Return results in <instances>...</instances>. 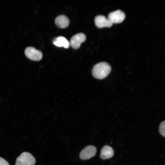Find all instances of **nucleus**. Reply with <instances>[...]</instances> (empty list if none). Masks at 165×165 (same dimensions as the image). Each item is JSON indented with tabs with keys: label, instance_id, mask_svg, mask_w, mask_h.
I'll use <instances>...</instances> for the list:
<instances>
[{
	"label": "nucleus",
	"instance_id": "1a4fd4ad",
	"mask_svg": "<svg viewBox=\"0 0 165 165\" xmlns=\"http://www.w3.org/2000/svg\"><path fill=\"white\" fill-rule=\"evenodd\" d=\"M114 153V151L111 147L105 145L101 149L100 157L103 159H109L113 156Z\"/></svg>",
	"mask_w": 165,
	"mask_h": 165
},
{
	"label": "nucleus",
	"instance_id": "9d476101",
	"mask_svg": "<svg viewBox=\"0 0 165 165\" xmlns=\"http://www.w3.org/2000/svg\"><path fill=\"white\" fill-rule=\"evenodd\" d=\"M53 43L58 47H63L65 48H68L70 46L68 41L65 38L62 36L55 38L53 41Z\"/></svg>",
	"mask_w": 165,
	"mask_h": 165
},
{
	"label": "nucleus",
	"instance_id": "f03ea898",
	"mask_svg": "<svg viewBox=\"0 0 165 165\" xmlns=\"http://www.w3.org/2000/svg\"><path fill=\"white\" fill-rule=\"evenodd\" d=\"M35 162V158L31 154L24 152L16 158L15 165H34Z\"/></svg>",
	"mask_w": 165,
	"mask_h": 165
},
{
	"label": "nucleus",
	"instance_id": "7ed1b4c3",
	"mask_svg": "<svg viewBox=\"0 0 165 165\" xmlns=\"http://www.w3.org/2000/svg\"><path fill=\"white\" fill-rule=\"evenodd\" d=\"M25 53L28 58L34 61H39L42 57V54L41 51L32 47L26 48L25 50Z\"/></svg>",
	"mask_w": 165,
	"mask_h": 165
},
{
	"label": "nucleus",
	"instance_id": "f257e3e1",
	"mask_svg": "<svg viewBox=\"0 0 165 165\" xmlns=\"http://www.w3.org/2000/svg\"><path fill=\"white\" fill-rule=\"evenodd\" d=\"M111 70L110 65L107 63L102 62L95 64L93 68L92 74L95 78L101 79L106 78Z\"/></svg>",
	"mask_w": 165,
	"mask_h": 165
},
{
	"label": "nucleus",
	"instance_id": "6e6552de",
	"mask_svg": "<svg viewBox=\"0 0 165 165\" xmlns=\"http://www.w3.org/2000/svg\"><path fill=\"white\" fill-rule=\"evenodd\" d=\"M55 22L59 27L64 28L67 27L69 24V19L65 15H60L57 16L55 19Z\"/></svg>",
	"mask_w": 165,
	"mask_h": 165
},
{
	"label": "nucleus",
	"instance_id": "0eeeda50",
	"mask_svg": "<svg viewBox=\"0 0 165 165\" xmlns=\"http://www.w3.org/2000/svg\"><path fill=\"white\" fill-rule=\"evenodd\" d=\"M94 22L96 25L99 28L110 27L113 24L108 18L102 15L96 16L94 19Z\"/></svg>",
	"mask_w": 165,
	"mask_h": 165
},
{
	"label": "nucleus",
	"instance_id": "f8f14e48",
	"mask_svg": "<svg viewBox=\"0 0 165 165\" xmlns=\"http://www.w3.org/2000/svg\"><path fill=\"white\" fill-rule=\"evenodd\" d=\"M0 165H9V164L5 160L0 157Z\"/></svg>",
	"mask_w": 165,
	"mask_h": 165
},
{
	"label": "nucleus",
	"instance_id": "39448f33",
	"mask_svg": "<svg viewBox=\"0 0 165 165\" xmlns=\"http://www.w3.org/2000/svg\"><path fill=\"white\" fill-rule=\"evenodd\" d=\"M125 15L120 10H117L110 13L108 19L112 23L117 24L122 22L124 19Z\"/></svg>",
	"mask_w": 165,
	"mask_h": 165
},
{
	"label": "nucleus",
	"instance_id": "423d86ee",
	"mask_svg": "<svg viewBox=\"0 0 165 165\" xmlns=\"http://www.w3.org/2000/svg\"><path fill=\"white\" fill-rule=\"evenodd\" d=\"M97 149L93 145L86 147L81 152L79 155L80 158L83 160H88L94 156L96 154Z\"/></svg>",
	"mask_w": 165,
	"mask_h": 165
},
{
	"label": "nucleus",
	"instance_id": "9b49d317",
	"mask_svg": "<svg viewBox=\"0 0 165 165\" xmlns=\"http://www.w3.org/2000/svg\"><path fill=\"white\" fill-rule=\"evenodd\" d=\"M159 130L160 134L163 137L165 136V121H164L161 123L159 127Z\"/></svg>",
	"mask_w": 165,
	"mask_h": 165
},
{
	"label": "nucleus",
	"instance_id": "20e7f679",
	"mask_svg": "<svg viewBox=\"0 0 165 165\" xmlns=\"http://www.w3.org/2000/svg\"><path fill=\"white\" fill-rule=\"evenodd\" d=\"M86 36L84 34L77 33L71 38L70 45L73 48L77 49L80 47L81 44L86 40Z\"/></svg>",
	"mask_w": 165,
	"mask_h": 165
}]
</instances>
